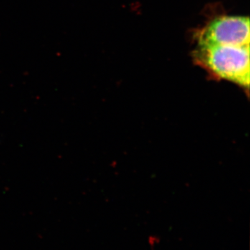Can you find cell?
Returning a JSON list of instances; mask_svg holds the SVG:
<instances>
[{
  "instance_id": "1",
  "label": "cell",
  "mask_w": 250,
  "mask_h": 250,
  "mask_svg": "<svg viewBox=\"0 0 250 250\" xmlns=\"http://www.w3.org/2000/svg\"><path fill=\"white\" fill-rule=\"evenodd\" d=\"M192 57L211 78L232 82L249 94L250 45H197Z\"/></svg>"
},
{
  "instance_id": "2",
  "label": "cell",
  "mask_w": 250,
  "mask_h": 250,
  "mask_svg": "<svg viewBox=\"0 0 250 250\" xmlns=\"http://www.w3.org/2000/svg\"><path fill=\"white\" fill-rule=\"evenodd\" d=\"M250 18L222 16L212 20L196 34L197 45H250Z\"/></svg>"
}]
</instances>
